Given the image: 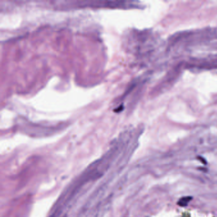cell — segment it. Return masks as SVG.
Here are the masks:
<instances>
[{
  "label": "cell",
  "instance_id": "6da1fadb",
  "mask_svg": "<svg viewBox=\"0 0 217 217\" xmlns=\"http://www.w3.org/2000/svg\"><path fill=\"white\" fill-rule=\"evenodd\" d=\"M167 46V50L175 55L216 47L217 29L205 28L176 33L169 38Z\"/></svg>",
  "mask_w": 217,
  "mask_h": 217
},
{
  "label": "cell",
  "instance_id": "7a4b0ae2",
  "mask_svg": "<svg viewBox=\"0 0 217 217\" xmlns=\"http://www.w3.org/2000/svg\"><path fill=\"white\" fill-rule=\"evenodd\" d=\"M127 45L138 59H149L163 45L161 39L150 31H133L128 36Z\"/></svg>",
  "mask_w": 217,
  "mask_h": 217
},
{
  "label": "cell",
  "instance_id": "3957f363",
  "mask_svg": "<svg viewBox=\"0 0 217 217\" xmlns=\"http://www.w3.org/2000/svg\"><path fill=\"white\" fill-rule=\"evenodd\" d=\"M187 67L200 70L217 69V53L190 58L186 64Z\"/></svg>",
  "mask_w": 217,
  "mask_h": 217
},
{
  "label": "cell",
  "instance_id": "277c9868",
  "mask_svg": "<svg viewBox=\"0 0 217 217\" xmlns=\"http://www.w3.org/2000/svg\"><path fill=\"white\" fill-rule=\"evenodd\" d=\"M190 199H191V197H186L182 198L180 200L179 205L180 206H185L189 202V201H190Z\"/></svg>",
  "mask_w": 217,
  "mask_h": 217
}]
</instances>
